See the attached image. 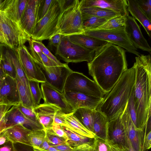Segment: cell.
I'll list each match as a JSON object with an SVG mask.
<instances>
[{
  "instance_id": "obj_45",
  "label": "cell",
  "mask_w": 151,
  "mask_h": 151,
  "mask_svg": "<svg viewBox=\"0 0 151 151\" xmlns=\"http://www.w3.org/2000/svg\"><path fill=\"white\" fill-rule=\"evenodd\" d=\"M94 151H111L106 141L96 137L94 138Z\"/></svg>"
},
{
  "instance_id": "obj_15",
  "label": "cell",
  "mask_w": 151,
  "mask_h": 151,
  "mask_svg": "<svg viewBox=\"0 0 151 151\" xmlns=\"http://www.w3.org/2000/svg\"><path fill=\"white\" fill-rule=\"evenodd\" d=\"M80 8L97 7L116 12L122 16L129 15L127 0H81L79 1Z\"/></svg>"
},
{
  "instance_id": "obj_48",
  "label": "cell",
  "mask_w": 151,
  "mask_h": 151,
  "mask_svg": "<svg viewBox=\"0 0 151 151\" xmlns=\"http://www.w3.org/2000/svg\"><path fill=\"white\" fill-rule=\"evenodd\" d=\"M0 151H17L14 143L9 140L3 145H0Z\"/></svg>"
},
{
  "instance_id": "obj_10",
  "label": "cell",
  "mask_w": 151,
  "mask_h": 151,
  "mask_svg": "<svg viewBox=\"0 0 151 151\" xmlns=\"http://www.w3.org/2000/svg\"><path fill=\"white\" fill-rule=\"evenodd\" d=\"M36 62L40 66L44 75L45 83L61 93H63L67 78L73 71L69 67L68 64L65 63L62 65L47 67Z\"/></svg>"
},
{
  "instance_id": "obj_53",
  "label": "cell",
  "mask_w": 151,
  "mask_h": 151,
  "mask_svg": "<svg viewBox=\"0 0 151 151\" xmlns=\"http://www.w3.org/2000/svg\"><path fill=\"white\" fill-rule=\"evenodd\" d=\"M125 132L126 143L125 146L123 148L124 151H137L133 147L126 131Z\"/></svg>"
},
{
  "instance_id": "obj_9",
  "label": "cell",
  "mask_w": 151,
  "mask_h": 151,
  "mask_svg": "<svg viewBox=\"0 0 151 151\" xmlns=\"http://www.w3.org/2000/svg\"><path fill=\"white\" fill-rule=\"evenodd\" d=\"M79 92L102 98L105 95L94 81L83 73L73 71L66 80L64 93Z\"/></svg>"
},
{
  "instance_id": "obj_20",
  "label": "cell",
  "mask_w": 151,
  "mask_h": 151,
  "mask_svg": "<svg viewBox=\"0 0 151 151\" xmlns=\"http://www.w3.org/2000/svg\"><path fill=\"white\" fill-rule=\"evenodd\" d=\"M121 115L108 121L107 140L124 147L126 143V132Z\"/></svg>"
},
{
  "instance_id": "obj_7",
  "label": "cell",
  "mask_w": 151,
  "mask_h": 151,
  "mask_svg": "<svg viewBox=\"0 0 151 151\" xmlns=\"http://www.w3.org/2000/svg\"><path fill=\"white\" fill-rule=\"evenodd\" d=\"M95 51L74 43L69 40L68 36L62 35L55 54L67 64L83 61L88 63L93 59Z\"/></svg>"
},
{
  "instance_id": "obj_41",
  "label": "cell",
  "mask_w": 151,
  "mask_h": 151,
  "mask_svg": "<svg viewBox=\"0 0 151 151\" xmlns=\"http://www.w3.org/2000/svg\"><path fill=\"white\" fill-rule=\"evenodd\" d=\"M16 106L19 111L26 117L32 121L40 124L33 110V109L25 107L21 104Z\"/></svg>"
},
{
  "instance_id": "obj_38",
  "label": "cell",
  "mask_w": 151,
  "mask_h": 151,
  "mask_svg": "<svg viewBox=\"0 0 151 151\" xmlns=\"http://www.w3.org/2000/svg\"><path fill=\"white\" fill-rule=\"evenodd\" d=\"M29 88L35 104V107L39 104L42 99V94L39 82L29 81Z\"/></svg>"
},
{
  "instance_id": "obj_54",
  "label": "cell",
  "mask_w": 151,
  "mask_h": 151,
  "mask_svg": "<svg viewBox=\"0 0 151 151\" xmlns=\"http://www.w3.org/2000/svg\"><path fill=\"white\" fill-rule=\"evenodd\" d=\"M61 151H73V147L67 144L52 146Z\"/></svg>"
},
{
  "instance_id": "obj_24",
  "label": "cell",
  "mask_w": 151,
  "mask_h": 151,
  "mask_svg": "<svg viewBox=\"0 0 151 151\" xmlns=\"http://www.w3.org/2000/svg\"><path fill=\"white\" fill-rule=\"evenodd\" d=\"M127 9L132 17L141 24L149 36L151 37V20L140 9L136 0H127Z\"/></svg>"
},
{
  "instance_id": "obj_60",
  "label": "cell",
  "mask_w": 151,
  "mask_h": 151,
  "mask_svg": "<svg viewBox=\"0 0 151 151\" xmlns=\"http://www.w3.org/2000/svg\"><path fill=\"white\" fill-rule=\"evenodd\" d=\"M147 151V150H146V151Z\"/></svg>"
},
{
  "instance_id": "obj_25",
  "label": "cell",
  "mask_w": 151,
  "mask_h": 151,
  "mask_svg": "<svg viewBox=\"0 0 151 151\" xmlns=\"http://www.w3.org/2000/svg\"><path fill=\"white\" fill-rule=\"evenodd\" d=\"M68 36L69 40L72 42L95 50L108 42L83 34L73 35Z\"/></svg>"
},
{
  "instance_id": "obj_28",
  "label": "cell",
  "mask_w": 151,
  "mask_h": 151,
  "mask_svg": "<svg viewBox=\"0 0 151 151\" xmlns=\"http://www.w3.org/2000/svg\"><path fill=\"white\" fill-rule=\"evenodd\" d=\"M69 129L83 136L90 138L96 137L95 134L87 129L73 114H64Z\"/></svg>"
},
{
  "instance_id": "obj_22",
  "label": "cell",
  "mask_w": 151,
  "mask_h": 151,
  "mask_svg": "<svg viewBox=\"0 0 151 151\" xmlns=\"http://www.w3.org/2000/svg\"><path fill=\"white\" fill-rule=\"evenodd\" d=\"M27 1V0H4L0 12L5 13L22 27L20 21Z\"/></svg>"
},
{
  "instance_id": "obj_49",
  "label": "cell",
  "mask_w": 151,
  "mask_h": 151,
  "mask_svg": "<svg viewBox=\"0 0 151 151\" xmlns=\"http://www.w3.org/2000/svg\"><path fill=\"white\" fill-rule=\"evenodd\" d=\"M62 35L60 33H58L52 37L48 39L49 44L56 48L60 43Z\"/></svg>"
},
{
  "instance_id": "obj_1",
  "label": "cell",
  "mask_w": 151,
  "mask_h": 151,
  "mask_svg": "<svg viewBox=\"0 0 151 151\" xmlns=\"http://www.w3.org/2000/svg\"><path fill=\"white\" fill-rule=\"evenodd\" d=\"M87 65L89 74L105 94L128 69L125 50L109 42L96 50Z\"/></svg>"
},
{
  "instance_id": "obj_5",
  "label": "cell",
  "mask_w": 151,
  "mask_h": 151,
  "mask_svg": "<svg viewBox=\"0 0 151 151\" xmlns=\"http://www.w3.org/2000/svg\"><path fill=\"white\" fill-rule=\"evenodd\" d=\"M63 10L59 0H52L46 15L37 24L31 38L41 41L58 34V24Z\"/></svg>"
},
{
  "instance_id": "obj_21",
  "label": "cell",
  "mask_w": 151,
  "mask_h": 151,
  "mask_svg": "<svg viewBox=\"0 0 151 151\" xmlns=\"http://www.w3.org/2000/svg\"><path fill=\"white\" fill-rule=\"evenodd\" d=\"M60 109L50 104H40L33 109L39 122L45 130L52 127L55 113Z\"/></svg>"
},
{
  "instance_id": "obj_18",
  "label": "cell",
  "mask_w": 151,
  "mask_h": 151,
  "mask_svg": "<svg viewBox=\"0 0 151 151\" xmlns=\"http://www.w3.org/2000/svg\"><path fill=\"white\" fill-rule=\"evenodd\" d=\"M6 127L20 124L32 130L44 129L40 124L34 122L26 117L16 106H12L4 116Z\"/></svg>"
},
{
  "instance_id": "obj_57",
  "label": "cell",
  "mask_w": 151,
  "mask_h": 151,
  "mask_svg": "<svg viewBox=\"0 0 151 151\" xmlns=\"http://www.w3.org/2000/svg\"><path fill=\"white\" fill-rule=\"evenodd\" d=\"M6 76L0 65V91L3 81Z\"/></svg>"
},
{
  "instance_id": "obj_31",
  "label": "cell",
  "mask_w": 151,
  "mask_h": 151,
  "mask_svg": "<svg viewBox=\"0 0 151 151\" xmlns=\"http://www.w3.org/2000/svg\"><path fill=\"white\" fill-rule=\"evenodd\" d=\"M0 65L6 75L16 78V73L13 65L7 51L6 45L0 43Z\"/></svg>"
},
{
  "instance_id": "obj_37",
  "label": "cell",
  "mask_w": 151,
  "mask_h": 151,
  "mask_svg": "<svg viewBox=\"0 0 151 151\" xmlns=\"http://www.w3.org/2000/svg\"><path fill=\"white\" fill-rule=\"evenodd\" d=\"M45 137L46 132L44 129L32 130L28 134L29 141L32 147H39Z\"/></svg>"
},
{
  "instance_id": "obj_58",
  "label": "cell",
  "mask_w": 151,
  "mask_h": 151,
  "mask_svg": "<svg viewBox=\"0 0 151 151\" xmlns=\"http://www.w3.org/2000/svg\"><path fill=\"white\" fill-rule=\"evenodd\" d=\"M51 146L48 143L45 138V139L39 148L44 150H47Z\"/></svg>"
},
{
  "instance_id": "obj_19",
  "label": "cell",
  "mask_w": 151,
  "mask_h": 151,
  "mask_svg": "<svg viewBox=\"0 0 151 151\" xmlns=\"http://www.w3.org/2000/svg\"><path fill=\"white\" fill-rule=\"evenodd\" d=\"M38 0H27L20 21L23 30L31 37L37 24Z\"/></svg>"
},
{
  "instance_id": "obj_13",
  "label": "cell",
  "mask_w": 151,
  "mask_h": 151,
  "mask_svg": "<svg viewBox=\"0 0 151 151\" xmlns=\"http://www.w3.org/2000/svg\"><path fill=\"white\" fill-rule=\"evenodd\" d=\"M121 118L125 130L133 147L137 151H145L144 143L147 131H142L136 128L130 117L127 104L121 115Z\"/></svg>"
},
{
  "instance_id": "obj_35",
  "label": "cell",
  "mask_w": 151,
  "mask_h": 151,
  "mask_svg": "<svg viewBox=\"0 0 151 151\" xmlns=\"http://www.w3.org/2000/svg\"><path fill=\"white\" fill-rule=\"evenodd\" d=\"M83 25L84 30H94L104 24L109 19L82 14Z\"/></svg>"
},
{
  "instance_id": "obj_4",
  "label": "cell",
  "mask_w": 151,
  "mask_h": 151,
  "mask_svg": "<svg viewBox=\"0 0 151 151\" xmlns=\"http://www.w3.org/2000/svg\"><path fill=\"white\" fill-rule=\"evenodd\" d=\"M31 37L5 13L0 12V43L17 49Z\"/></svg>"
},
{
  "instance_id": "obj_46",
  "label": "cell",
  "mask_w": 151,
  "mask_h": 151,
  "mask_svg": "<svg viewBox=\"0 0 151 151\" xmlns=\"http://www.w3.org/2000/svg\"><path fill=\"white\" fill-rule=\"evenodd\" d=\"M64 114L60 109L58 110L55 115L53 124L59 125L69 129V126L65 120Z\"/></svg>"
},
{
  "instance_id": "obj_42",
  "label": "cell",
  "mask_w": 151,
  "mask_h": 151,
  "mask_svg": "<svg viewBox=\"0 0 151 151\" xmlns=\"http://www.w3.org/2000/svg\"><path fill=\"white\" fill-rule=\"evenodd\" d=\"M127 106L130 117L135 127L137 118L134 99V88L128 101Z\"/></svg>"
},
{
  "instance_id": "obj_43",
  "label": "cell",
  "mask_w": 151,
  "mask_h": 151,
  "mask_svg": "<svg viewBox=\"0 0 151 151\" xmlns=\"http://www.w3.org/2000/svg\"><path fill=\"white\" fill-rule=\"evenodd\" d=\"M139 7L151 20V0H136Z\"/></svg>"
},
{
  "instance_id": "obj_39",
  "label": "cell",
  "mask_w": 151,
  "mask_h": 151,
  "mask_svg": "<svg viewBox=\"0 0 151 151\" xmlns=\"http://www.w3.org/2000/svg\"><path fill=\"white\" fill-rule=\"evenodd\" d=\"M52 0H38L37 24L46 14L50 7Z\"/></svg>"
},
{
  "instance_id": "obj_47",
  "label": "cell",
  "mask_w": 151,
  "mask_h": 151,
  "mask_svg": "<svg viewBox=\"0 0 151 151\" xmlns=\"http://www.w3.org/2000/svg\"><path fill=\"white\" fill-rule=\"evenodd\" d=\"M54 133L58 137L65 141H67L66 134L62 126L58 125L53 124L52 128Z\"/></svg>"
},
{
  "instance_id": "obj_12",
  "label": "cell",
  "mask_w": 151,
  "mask_h": 151,
  "mask_svg": "<svg viewBox=\"0 0 151 151\" xmlns=\"http://www.w3.org/2000/svg\"><path fill=\"white\" fill-rule=\"evenodd\" d=\"M40 88L44 103L57 106L65 114L73 112L74 111L67 101L64 92L61 93L46 83H41Z\"/></svg>"
},
{
  "instance_id": "obj_17",
  "label": "cell",
  "mask_w": 151,
  "mask_h": 151,
  "mask_svg": "<svg viewBox=\"0 0 151 151\" xmlns=\"http://www.w3.org/2000/svg\"><path fill=\"white\" fill-rule=\"evenodd\" d=\"M64 93L67 101L74 111L81 108L96 110L103 99L79 92H68Z\"/></svg>"
},
{
  "instance_id": "obj_2",
  "label": "cell",
  "mask_w": 151,
  "mask_h": 151,
  "mask_svg": "<svg viewBox=\"0 0 151 151\" xmlns=\"http://www.w3.org/2000/svg\"><path fill=\"white\" fill-rule=\"evenodd\" d=\"M135 58L134 95L137 118L135 127L138 130L145 131L151 116V58L150 54H141Z\"/></svg>"
},
{
  "instance_id": "obj_3",
  "label": "cell",
  "mask_w": 151,
  "mask_h": 151,
  "mask_svg": "<svg viewBox=\"0 0 151 151\" xmlns=\"http://www.w3.org/2000/svg\"><path fill=\"white\" fill-rule=\"evenodd\" d=\"M134 66L128 69L108 93L105 94L96 110L108 121L122 115L127 104L133 89L135 81Z\"/></svg>"
},
{
  "instance_id": "obj_59",
  "label": "cell",
  "mask_w": 151,
  "mask_h": 151,
  "mask_svg": "<svg viewBox=\"0 0 151 151\" xmlns=\"http://www.w3.org/2000/svg\"><path fill=\"white\" fill-rule=\"evenodd\" d=\"M4 116L0 122V132L6 127V122Z\"/></svg>"
},
{
  "instance_id": "obj_34",
  "label": "cell",
  "mask_w": 151,
  "mask_h": 151,
  "mask_svg": "<svg viewBox=\"0 0 151 151\" xmlns=\"http://www.w3.org/2000/svg\"><path fill=\"white\" fill-rule=\"evenodd\" d=\"M67 137L68 144L72 147H77L83 144L92 142L94 138H90L80 135L68 129L62 127Z\"/></svg>"
},
{
  "instance_id": "obj_6",
  "label": "cell",
  "mask_w": 151,
  "mask_h": 151,
  "mask_svg": "<svg viewBox=\"0 0 151 151\" xmlns=\"http://www.w3.org/2000/svg\"><path fill=\"white\" fill-rule=\"evenodd\" d=\"M84 32L79 0H74L70 5L63 10L58 24L57 33L68 36L83 34Z\"/></svg>"
},
{
  "instance_id": "obj_14",
  "label": "cell",
  "mask_w": 151,
  "mask_h": 151,
  "mask_svg": "<svg viewBox=\"0 0 151 151\" xmlns=\"http://www.w3.org/2000/svg\"><path fill=\"white\" fill-rule=\"evenodd\" d=\"M128 36L134 47L151 54V48L146 40L143 36L140 27L135 19L129 15L125 26Z\"/></svg>"
},
{
  "instance_id": "obj_8",
  "label": "cell",
  "mask_w": 151,
  "mask_h": 151,
  "mask_svg": "<svg viewBox=\"0 0 151 151\" xmlns=\"http://www.w3.org/2000/svg\"><path fill=\"white\" fill-rule=\"evenodd\" d=\"M83 34L112 43L137 56L140 55L130 40L125 26L108 30H85Z\"/></svg>"
},
{
  "instance_id": "obj_44",
  "label": "cell",
  "mask_w": 151,
  "mask_h": 151,
  "mask_svg": "<svg viewBox=\"0 0 151 151\" xmlns=\"http://www.w3.org/2000/svg\"><path fill=\"white\" fill-rule=\"evenodd\" d=\"M36 44L40 48L41 50L46 56L55 62L58 65H64L65 63L60 62L53 54L47 48L44 44L41 42L35 40Z\"/></svg>"
},
{
  "instance_id": "obj_50",
  "label": "cell",
  "mask_w": 151,
  "mask_h": 151,
  "mask_svg": "<svg viewBox=\"0 0 151 151\" xmlns=\"http://www.w3.org/2000/svg\"><path fill=\"white\" fill-rule=\"evenodd\" d=\"M14 145L17 151H34L30 146L19 143H14Z\"/></svg>"
},
{
  "instance_id": "obj_55",
  "label": "cell",
  "mask_w": 151,
  "mask_h": 151,
  "mask_svg": "<svg viewBox=\"0 0 151 151\" xmlns=\"http://www.w3.org/2000/svg\"><path fill=\"white\" fill-rule=\"evenodd\" d=\"M111 151H124V149L117 145L106 141Z\"/></svg>"
},
{
  "instance_id": "obj_36",
  "label": "cell",
  "mask_w": 151,
  "mask_h": 151,
  "mask_svg": "<svg viewBox=\"0 0 151 151\" xmlns=\"http://www.w3.org/2000/svg\"><path fill=\"white\" fill-rule=\"evenodd\" d=\"M127 16L119 15L109 19L103 25L94 30H108L125 26Z\"/></svg>"
},
{
  "instance_id": "obj_26",
  "label": "cell",
  "mask_w": 151,
  "mask_h": 151,
  "mask_svg": "<svg viewBox=\"0 0 151 151\" xmlns=\"http://www.w3.org/2000/svg\"><path fill=\"white\" fill-rule=\"evenodd\" d=\"M108 120L102 114L96 110L93 124V133L96 137L104 141L107 140Z\"/></svg>"
},
{
  "instance_id": "obj_27",
  "label": "cell",
  "mask_w": 151,
  "mask_h": 151,
  "mask_svg": "<svg viewBox=\"0 0 151 151\" xmlns=\"http://www.w3.org/2000/svg\"><path fill=\"white\" fill-rule=\"evenodd\" d=\"M6 46L8 54L16 71V79L22 85L29 88V80L25 75L19 60L16 49L11 48L6 45Z\"/></svg>"
},
{
  "instance_id": "obj_52",
  "label": "cell",
  "mask_w": 151,
  "mask_h": 151,
  "mask_svg": "<svg viewBox=\"0 0 151 151\" xmlns=\"http://www.w3.org/2000/svg\"><path fill=\"white\" fill-rule=\"evenodd\" d=\"M12 106L6 105H0V122Z\"/></svg>"
},
{
  "instance_id": "obj_23",
  "label": "cell",
  "mask_w": 151,
  "mask_h": 151,
  "mask_svg": "<svg viewBox=\"0 0 151 151\" xmlns=\"http://www.w3.org/2000/svg\"><path fill=\"white\" fill-rule=\"evenodd\" d=\"M31 130L20 124L6 127L3 130L8 139L14 143H19L32 147L28 137Z\"/></svg>"
},
{
  "instance_id": "obj_40",
  "label": "cell",
  "mask_w": 151,
  "mask_h": 151,
  "mask_svg": "<svg viewBox=\"0 0 151 151\" xmlns=\"http://www.w3.org/2000/svg\"><path fill=\"white\" fill-rule=\"evenodd\" d=\"M45 130L46 132L45 139L50 146L68 145L65 141L58 137L54 133L52 128Z\"/></svg>"
},
{
  "instance_id": "obj_29",
  "label": "cell",
  "mask_w": 151,
  "mask_h": 151,
  "mask_svg": "<svg viewBox=\"0 0 151 151\" xmlns=\"http://www.w3.org/2000/svg\"><path fill=\"white\" fill-rule=\"evenodd\" d=\"M96 110L81 108L75 110L73 114L87 129L93 133V124Z\"/></svg>"
},
{
  "instance_id": "obj_32",
  "label": "cell",
  "mask_w": 151,
  "mask_h": 151,
  "mask_svg": "<svg viewBox=\"0 0 151 151\" xmlns=\"http://www.w3.org/2000/svg\"><path fill=\"white\" fill-rule=\"evenodd\" d=\"M81 9L83 14L108 19L120 15L114 11L97 7L83 8Z\"/></svg>"
},
{
  "instance_id": "obj_30",
  "label": "cell",
  "mask_w": 151,
  "mask_h": 151,
  "mask_svg": "<svg viewBox=\"0 0 151 151\" xmlns=\"http://www.w3.org/2000/svg\"><path fill=\"white\" fill-rule=\"evenodd\" d=\"M29 42L30 53L36 62L47 67L58 65L42 52L35 40L31 38Z\"/></svg>"
},
{
  "instance_id": "obj_11",
  "label": "cell",
  "mask_w": 151,
  "mask_h": 151,
  "mask_svg": "<svg viewBox=\"0 0 151 151\" xmlns=\"http://www.w3.org/2000/svg\"><path fill=\"white\" fill-rule=\"evenodd\" d=\"M16 50L19 60L28 80L37 81L41 83H45L46 80L42 71L27 47L23 45Z\"/></svg>"
},
{
  "instance_id": "obj_51",
  "label": "cell",
  "mask_w": 151,
  "mask_h": 151,
  "mask_svg": "<svg viewBox=\"0 0 151 151\" xmlns=\"http://www.w3.org/2000/svg\"><path fill=\"white\" fill-rule=\"evenodd\" d=\"M151 147V131L147 133L145 137L144 147V151L147 150Z\"/></svg>"
},
{
  "instance_id": "obj_33",
  "label": "cell",
  "mask_w": 151,
  "mask_h": 151,
  "mask_svg": "<svg viewBox=\"0 0 151 151\" xmlns=\"http://www.w3.org/2000/svg\"><path fill=\"white\" fill-rule=\"evenodd\" d=\"M20 104L25 107L34 109L35 104L29 88L26 87L16 78Z\"/></svg>"
},
{
  "instance_id": "obj_16",
  "label": "cell",
  "mask_w": 151,
  "mask_h": 151,
  "mask_svg": "<svg viewBox=\"0 0 151 151\" xmlns=\"http://www.w3.org/2000/svg\"><path fill=\"white\" fill-rule=\"evenodd\" d=\"M20 103L16 79L6 76L0 91V105L13 106Z\"/></svg>"
},
{
  "instance_id": "obj_56",
  "label": "cell",
  "mask_w": 151,
  "mask_h": 151,
  "mask_svg": "<svg viewBox=\"0 0 151 151\" xmlns=\"http://www.w3.org/2000/svg\"><path fill=\"white\" fill-rule=\"evenodd\" d=\"M9 140L5 133L3 130L0 132V145H2Z\"/></svg>"
}]
</instances>
